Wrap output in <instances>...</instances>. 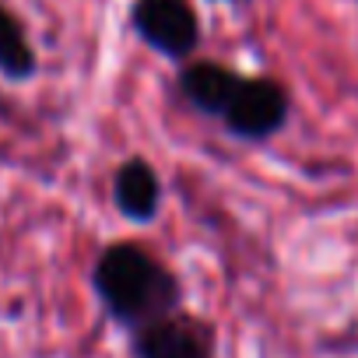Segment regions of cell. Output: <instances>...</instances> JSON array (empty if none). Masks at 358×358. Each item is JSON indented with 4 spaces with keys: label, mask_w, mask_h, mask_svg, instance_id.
<instances>
[{
    "label": "cell",
    "mask_w": 358,
    "mask_h": 358,
    "mask_svg": "<svg viewBox=\"0 0 358 358\" xmlns=\"http://www.w3.org/2000/svg\"><path fill=\"white\" fill-rule=\"evenodd\" d=\"M176 95L190 113L215 120L239 144H267L292 120V92L281 78L246 74L218 60H187L176 74Z\"/></svg>",
    "instance_id": "1"
},
{
    "label": "cell",
    "mask_w": 358,
    "mask_h": 358,
    "mask_svg": "<svg viewBox=\"0 0 358 358\" xmlns=\"http://www.w3.org/2000/svg\"><path fill=\"white\" fill-rule=\"evenodd\" d=\"M88 285L102 316L123 334L187 306L183 278L137 239L106 243L92 260Z\"/></svg>",
    "instance_id": "2"
},
{
    "label": "cell",
    "mask_w": 358,
    "mask_h": 358,
    "mask_svg": "<svg viewBox=\"0 0 358 358\" xmlns=\"http://www.w3.org/2000/svg\"><path fill=\"white\" fill-rule=\"evenodd\" d=\"M127 25L141 46L169 64H187L204 43V25L194 0H130Z\"/></svg>",
    "instance_id": "3"
},
{
    "label": "cell",
    "mask_w": 358,
    "mask_h": 358,
    "mask_svg": "<svg viewBox=\"0 0 358 358\" xmlns=\"http://www.w3.org/2000/svg\"><path fill=\"white\" fill-rule=\"evenodd\" d=\"M127 358H218V327L183 306L130 330Z\"/></svg>",
    "instance_id": "4"
},
{
    "label": "cell",
    "mask_w": 358,
    "mask_h": 358,
    "mask_svg": "<svg viewBox=\"0 0 358 358\" xmlns=\"http://www.w3.org/2000/svg\"><path fill=\"white\" fill-rule=\"evenodd\" d=\"M109 201L116 215L130 225H151L158 222L165 208V183L151 158L144 155H127L113 176H109Z\"/></svg>",
    "instance_id": "5"
},
{
    "label": "cell",
    "mask_w": 358,
    "mask_h": 358,
    "mask_svg": "<svg viewBox=\"0 0 358 358\" xmlns=\"http://www.w3.org/2000/svg\"><path fill=\"white\" fill-rule=\"evenodd\" d=\"M39 74V50L25 18L0 0V78L8 85H29Z\"/></svg>",
    "instance_id": "6"
},
{
    "label": "cell",
    "mask_w": 358,
    "mask_h": 358,
    "mask_svg": "<svg viewBox=\"0 0 358 358\" xmlns=\"http://www.w3.org/2000/svg\"><path fill=\"white\" fill-rule=\"evenodd\" d=\"M215 4H246V0H215Z\"/></svg>",
    "instance_id": "7"
}]
</instances>
